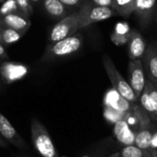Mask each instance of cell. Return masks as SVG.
Returning <instances> with one entry per match:
<instances>
[{
  "label": "cell",
  "instance_id": "4316f807",
  "mask_svg": "<svg viewBox=\"0 0 157 157\" xmlns=\"http://www.w3.org/2000/svg\"><path fill=\"white\" fill-rule=\"evenodd\" d=\"M90 1L98 6L112 7V0H90Z\"/></svg>",
  "mask_w": 157,
  "mask_h": 157
},
{
  "label": "cell",
  "instance_id": "e0dca14e",
  "mask_svg": "<svg viewBox=\"0 0 157 157\" xmlns=\"http://www.w3.org/2000/svg\"><path fill=\"white\" fill-rule=\"evenodd\" d=\"M136 0H112V8L117 14L129 17L135 10Z\"/></svg>",
  "mask_w": 157,
  "mask_h": 157
},
{
  "label": "cell",
  "instance_id": "ffe728a7",
  "mask_svg": "<svg viewBox=\"0 0 157 157\" xmlns=\"http://www.w3.org/2000/svg\"><path fill=\"white\" fill-rule=\"evenodd\" d=\"M120 157H152V152L141 149L136 145H130L120 151Z\"/></svg>",
  "mask_w": 157,
  "mask_h": 157
},
{
  "label": "cell",
  "instance_id": "5bb4252c",
  "mask_svg": "<svg viewBox=\"0 0 157 157\" xmlns=\"http://www.w3.org/2000/svg\"><path fill=\"white\" fill-rule=\"evenodd\" d=\"M156 0H136L135 1V10L137 17H139L141 24L146 26L150 23Z\"/></svg>",
  "mask_w": 157,
  "mask_h": 157
},
{
  "label": "cell",
  "instance_id": "484cf974",
  "mask_svg": "<svg viewBox=\"0 0 157 157\" xmlns=\"http://www.w3.org/2000/svg\"><path fill=\"white\" fill-rule=\"evenodd\" d=\"M63 5H65L67 7H75L82 6L83 0H60Z\"/></svg>",
  "mask_w": 157,
  "mask_h": 157
},
{
  "label": "cell",
  "instance_id": "8992f818",
  "mask_svg": "<svg viewBox=\"0 0 157 157\" xmlns=\"http://www.w3.org/2000/svg\"><path fill=\"white\" fill-rule=\"evenodd\" d=\"M132 123L140 125V121L138 119V116L135 110H134V113L131 117L121 120L113 124L114 125L113 127L114 137L123 147L134 145L135 144L136 129L132 128Z\"/></svg>",
  "mask_w": 157,
  "mask_h": 157
},
{
  "label": "cell",
  "instance_id": "4dcf8cb0",
  "mask_svg": "<svg viewBox=\"0 0 157 157\" xmlns=\"http://www.w3.org/2000/svg\"><path fill=\"white\" fill-rule=\"evenodd\" d=\"M2 29H3V25H2V23H1V21H0V42H1V40H2ZM2 43V42H1Z\"/></svg>",
  "mask_w": 157,
  "mask_h": 157
},
{
  "label": "cell",
  "instance_id": "cb8c5ba5",
  "mask_svg": "<svg viewBox=\"0 0 157 157\" xmlns=\"http://www.w3.org/2000/svg\"><path fill=\"white\" fill-rule=\"evenodd\" d=\"M145 86H147L148 90H149V94H150V97H151V99H152V102H153V105H154V109H155V116H156L157 120V89L156 87L155 86V85L153 84V82L147 78L146 79V84Z\"/></svg>",
  "mask_w": 157,
  "mask_h": 157
},
{
  "label": "cell",
  "instance_id": "6da1fadb",
  "mask_svg": "<svg viewBox=\"0 0 157 157\" xmlns=\"http://www.w3.org/2000/svg\"><path fill=\"white\" fill-rule=\"evenodd\" d=\"M83 45V37L75 33L53 43H49L41 57V62H53L63 59L77 52Z\"/></svg>",
  "mask_w": 157,
  "mask_h": 157
},
{
  "label": "cell",
  "instance_id": "7c38bea8",
  "mask_svg": "<svg viewBox=\"0 0 157 157\" xmlns=\"http://www.w3.org/2000/svg\"><path fill=\"white\" fill-rule=\"evenodd\" d=\"M0 21L4 27H8L23 33H26L29 30L31 24L29 17L26 16L21 11L2 17H0Z\"/></svg>",
  "mask_w": 157,
  "mask_h": 157
},
{
  "label": "cell",
  "instance_id": "9a60e30c",
  "mask_svg": "<svg viewBox=\"0 0 157 157\" xmlns=\"http://www.w3.org/2000/svg\"><path fill=\"white\" fill-rule=\"evenodd\" d=\"M43 8L49 16L54 18H63L67 16V6L60 0H42Z\"/></svg>",
  "mask_w": 157,
  "mask_h": 157
},
{
  "label": "cell",
  "instance_id": "d6a6232c",
  "mask_svg": "<svg viewBox=\"0 0 157 157\" xmlns=\"http://www.w3.org/2000/svg\"><path fill=\"white\" fill-rule=\"evenodd\" d=\"M152 152V157H157V151H151Z\"/></svg>",
  "mask_w": 157,
  "mask_h": 157
},
{
  "label": "cell",
  "instance_id": "1f68e13d",
  "mask_svg": "<svg viewBox=\"0 0 157 157\" xmlns=\"http://www.w3.org/2000/svg\"><path fill=\"white\" fill-rule=\"evenodd\" d=\"M109 157H120V152H117V153H114L113 155H111Z\"/></svg>",
  "mask_w": 157,
  "mask_h": 157
},
{
  "label": "cell",
  "instance_id": "d4e9b609",
  "mask_svg": "<svg viewBox=\"0 0 157 157\" xmlns=\"http://www.w3.org/2000/svg\"><path fill=\"white\" fill-rule=\"evenodd\" d=\"M131 29L129 27V25L127 23H118L115 27V32L119 33V34H129L131 32Z\"/></svg>",
  "mask_w": 157,
  "mask_h": 157
},
{
  "label": "cell",
  "instance_id": "e575fe53",
  "mask_svg": "<svg viewBox=\"0 0 157 157\" xmlns=\"http://www.w3.org/2000/svg\"><path fill=\"white\" fill-rule=\"evenodd\" d=\"M153 84H154V85H155V87H156V89H157V83H153Z\"/></svg>",
  "mask_w": 157,
  "mask_h": 157
},
{
  "label": "cell",
  "instance_id": "2e32d148",
  "mask_svg": "<svg viewBox=\"0 0 157 157\" xmlns=\"http://www.w3.org/2000/svg\"><path fill=\"white\" fill-rule=\"evenodd\" d=\"M139 104L141 105L143 109L147 113V115L150 117L151 121L155 123H157L154 105H153V102H152V99H151V97L149 94V90L146 86H145L142 95L139 98Z\"/></svg>",
  "mask_w": 157,
  "mask_h": 157
},
{
  "label": "cell",
  "instance_id": "836d02e7",
  "mask_svg": "<svg viewBox=\"0 0 157 157\" xmlns=\"http://www.w3.org/2000/svg\"><path fill=\"white\" fill-rule=\"evenodd\" d=\"M30 2H31V3H36V4H37V3L40 2V0H30Z\"/></svg>",
  "mask_w": 157,
  "mask_h": 157
},
{
  "label": "cell",
  "instance_id": "d590c367",
  "mask_svg": "<svg viewBox=\"0 0 157 157\" xmlns=\"http://www.w3.org/2000/svg\"><path fill=\"white\" fill-rule=\"evenodd\" d=\"M3 1H4V0H0V2H3Z\"/></svg>",
  "mask_w": 157,
  "mask_h": 157
},
{
  "label": "cell",
  "instance_id": "ac0fdd59",
  "mask_svg": "<svg viewBox=\"0 0 157 157\" xmlns=\"http://www.w3.org/2000/svg\"><path fill=\"white\" fill-rule=\"evenodd\" d=\"M24 34L25 33H23L21 31H18V30L14 29L3 26L1 42L4 46H8V45L14 44L17 41H18Z\"/></svg>",
  "mask_w": 157,
  "mask_h": 157
},
{
  "label": "cell",
  "instance_id": "f546056e",
  "mask_svg": "<svg viewBox=\"0 0 157 157\" xmlns=\"http://www.w3.org/2000/svg\"><path fill=\"white\" fill-rule=\"evenodd\" d=\"M9 147V144L3 139L0 137V148H8Z\"/></svg>",
  "mask_w": 157,
  "mask_h": 157
},
{
  "label": "cell",
  "instance_id": "d6986e66",
  "mask_svg": "<svg viewBox=\"0 0 157 157\" xmlns=\"http://www.w3.org/2000/svg\"><path fill=\"white\" fill-rule=\"evenodd\" d=\"M133 113H134V111L131 112V113H122L121 111H118V110L111 109L109 107H107V106H104V108H103V116H104L105 120L108 122L112 123V124L116 123L117 121H119L121 120L127 119V118L131 117Z\"/></svg>",
  "mask_w": 157,
  "mask_h": 157
},
{
  "label": "cell",
  "instance_id": "4fadbf2b",
  "mask_svg": "<svg viewBox=\"0 0 157 157\" xmlns=\"http://www.w3.org/2000/svg\"><path fill=\"white\" fill-rule=\"evenodd\" d=\"M146 77L153 83H157V46L150 44L145 51L143 58Z\"/></svg>",
  "mask_w": 157,
  "mask_h": 157
},
{
  "label": "cell",
  "instance_id": "83f0119b",
  "mask_svg": "<svg viewBox=\"0 0 157 157\" xmlns=\"http://www.w3.org/2000/svg\"><path fill=\"white\" fill-rule=\"evenodd\" d=\"M150 151H157V129H155L151 142V148Z\"/></svg>",
  "mask_w": 157,
  "mask_h": 157
},
{
  "label": "cell",
  "instance_id": "f1b7e54d",
  "mask_svg": "<svg viewBox=\"0 0 157 157\" xmlns=\"http://www.w3.org/2000/svg\"><path fill=\"white\" fill-rule=\"evenodd\" d=\"M8 58L9 57L5 49V46L0 42V60H7Z\"/></svg>",
  "mask_w": 157,
  "mask_h": 157
},
{
  "label": "cell",
  "instance_id": "603a6c76",
  "mask_svg": "<svg viewBox=\"0 0 157 157\" xmlns=\"http://www.w3.org/2000/svg\"><path fill=\"white\" fill-rule=\"evenodd\" d=\"M18 9L25 14L26 16L29 17L33 13V7L30 0H16Z\"/></svg>",
  "mask_w": 157,
  "mask_h": 157
},
{
  "label": "cell",
  "instance_id": "30bf717a",
  "mask_svg": "<svg viewBox=\"0 0 157 157\" xmlns=\"http://www.w3.org/2000/svg\"><path fill=\"white\" fill-rule=\"evenodd\" d=\"M103 103H104V106L109 107L122 113L133 112L136 107V104H133L130 102L128 99H126L125 98H123L113 87L108 90V92L105 94Z\"/></svg>",
  "mask_w": 157,
  "mask_h": 157
},
{
  "label": "cell",
  "instance_id": "5b68a950",
  "mask_svg": "<svg viewBox=\"0 0 157 157\" xmlns=\"http://www.w3.org/2000/svg\"><path fill=\"white\" fill-rule=\"evenodd\" d=\"M80 29V16L79 12H74L60 19L51 29L49 33V42L53 43L67 37H70Z\"/></svg>",
  "mask_w": 157,
  "mask_h": 157
},
{
  "label": "cell",
  "instance_id": "7402d4cb",
  "mask_svg": "<svg viewBox=\"0 0 157 157\" xmlns=\"http://www.w3.org/2000/svg\"><path fill=\"white\" fill-rule=\"evenodd\" d=\"M130 34H119L115 31H113V33L110 36V39L112 40V42L114 44H116L117 46H122V45H126L129 42L130 40Z\"/></svg>",
  "mask_w": 157,
  "mask_h": 157
},
{
  "label": "cell",
  "instance_id": "9c48e42d",
  "mask_svg": "<svg viewBox=\"0 0 157 157\" xmlns=\"http://www.w3.org/2000/svg\"><path fill=\"white\" fill-rule=\"evenodd\" d=\"M0 137L8 144L19 149L20 151L28 150V144L25 140L18 134L16 129L11 125L8 120L0 112Z\"/></svg>",
  "mask_w": 157,
  "mask_h": 157
},
{
  "label": "cell",
  "instance_id": "8fae6325",
  "mask_svg": "<svg viewBox=\"0 0 157 157\" xmlns=\"http://www.w3.org/2000/svg\"><path fill=\"white\" fill-rule=\"evenodd\" d=\"M146 48V42L142 34L135 29H132L128 42V54L130 60H143Z\"/></svg>",
  "mask_w": 157,
  "mask_h": 157
},
{
  "label": "cell",
  "instance_id": "3957f363",
  "mask_svg": "<svg viewBox=\"0 0 157 157\" xmlns=\"http://www.w3.org/2000/svg\"><path fill=\"white\" fill-rule=\"evenodd\" d=\"M103 66L106 70V73L110 80L112 87L119 92L123 98L128 99L130 102L133 104L139 103V99L137 98L134 91L132 90V86H130L129 82L125 80V78L121 75V73L116 68L113 61L108 54L103 55Z\"/></svg>",
  "mask_w": 157,
  "mask_h": 157
},
{
  "label": "cell",
  "instance_id": "52a82bcc",
  "mask_svg": "<svg viewBox=\"0 0 157 157\" xmlns=\"http://www.w3.org/2000/svg\"><path fill=\"white\" fill-rule=\"evenodd\" d=\"M29 73V67L24 63L3 61L0 63V78L6 84L10 85L26 77Z\"/></svg>",
  "mask_w": 157,
  "mask_h": 157
},
{
  "label": "cell",
  "instance_id": "44dd1931",
  "mask_svg": "<svg viewBox=\"0 0 157 157\" xmlns=\"http://www.w3.org/2000/svg\"><path fill=\"white\" fill-rule=\"evenodd\" d=\"M17 11L20 10L18 9L16 0H4L2 6H0V17Z\"/></svg>",
  "mask_w": 157,
  "mask_h": 157
},
{
  "label": "cell",
  "instance_id": "ba28073f",
  "mask_svg": "<svg viewBox=\"0 0 157 157\" xmlns=\"http://www.w3.org/2000/svg\"><path fill=\"white\" fill-rule=\"evenodd\" d=\"M146 79L147 77L143 63V60H130L129 84L134 91L138 99L145 87Z\"/></svg>",
  "mask_w": 157,
  "mask_h": 157
},
{
  "label": "cell",
  "instance_id": "277c9868",
  "mask_svg": "<svg viewBox=\"0 0 157 157\" xmlns=\"http://www.w3.org/2000/svg\"><path fill=\"white\" fill-rule=\"evenodd\" d=\"M80 16V29L86 28L91 24L106 20L116 16L117 12L109 6H102L93 4L91 1L83 4L78 10Z\"/></svg>",
  "mask_w": 157,
  "mask_h": 157
},
{
  "label": "cell",
  "instance_id": "7a4b0ae2",
  "mask_svg": "<svg viewBox=\"0 0 157 157\" xmlns=\"http://www.w3.org/2000/svg\"><path fill=\"white\" fill-rule=\"evenodd\" d=\"M30 134L33 147L39 156L59 157L46 127L37 118H33L31 121Z\"/></svg>",
  "mask_w": 157,
  "mask_h": 157
}]
</instances>
